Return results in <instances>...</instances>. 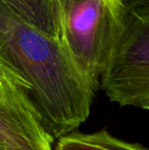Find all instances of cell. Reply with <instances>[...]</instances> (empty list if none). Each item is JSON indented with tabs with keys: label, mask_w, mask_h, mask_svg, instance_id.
<instances>
[{
	"label": "cell",
	"mask_w": 149,
	"mask_h": 150,
	"mask_svg": "<svg viewBox=\"0 0 149 150\" xmlns=\"http://www.w3.org/2000/svg\"><path fill=\"white\" fill-rule=\"evenodd\" d=\"M60 42L84 82L95 94L117 43L128 8L121 0H58Z\"/></svg>",
	"instance_id": "7a4b0ae2"
},
{
	"label": "cell",
	"mask_w": 149,
	"mask_h": 150,
	"mask_svg": "<svg viewBox=\"0 0 149 150\" xmlns=\"http://www.w3.org/2000/svg\"><path fill=\"white\" fill-rule=\"evenodd\" d=\"M129 10H149V0H121Z\"/></svg>",
	"instance_id": "ba28073f"
},
{
	"label": "cell",
	"mask_w": 149,
	"mask_h": 150,
	"mask_svg": "<svg viewBox=\"0 0 149 150\" xmlns=\"http://www.w3.org/2000/svg\"><path fill=\"white\" fill-rule=\"evenodd\" d=\"M0 147H4V146H3L2 144H0ZM4 148H5V147H4Z\"/></svg>",
	"instance_id": "30bf717a"
},
{
	"label": "cell",
	"mask_w": 149,
	"mask_h": 150,
	"mask_svg": "<svg viewBox=\"0 0 149 150\" xmlns=\"http://www.w3.org/2000/svg\"><path fill=\"white\" fill-rule=\"evenodd\" d=\"M0 59L29 85L30 101L53 141L88 119L94 93L61 42L27 24L1 3Z\"/></svg>",
	"instance_id": "6da1fadb"
},
{
	"label": "cell",
	"mask_w": 149,
	"mask_h": 150,
	"mask_svg": "<svg viewBox=\"0 0 149 150\" xmlns=\"http://www.w3.org/2000/svg\"><path fill=\"white\" fill-rule=\"evenodd\" d=\"M100 84L112 102L149 109V10H128Z\"/></svg>",
	"instance_id": "3957f363"
},
{
	"label": "cell",
	"mask_w": 149,
	"mask_h": 150,
	"mask_svg": "<svg viewBox=\"0 0 149 150\" xmlns=\"http://www.w3.org/2000/svg\"><path fill=\"white\" fill-rule=\"evenodd\" d=\"M0 3L27 24L60 41L58 0H0Z\"/></svg>",
	"instance_id": "5b68a950"
},
{
	"label": "cell",
	"mask_w": 149,
	"mask_h": 150,
	"mask_svg": "<svg viewBox=\"0 0 149 150\" xmlns=\"http://www.w3.org/2000/svg\"><path fill=\"white\" fill-rule=\"evenodd\" d=\"M0 150H6V149L4 147H0Z\"/></svg>",
	"instance_id": "9c48e42d"
},
{
	"label": "cell",
	"mask_w": 149,
	"mask_h": 150,
	"mask_svg": "<svg viewBox=\"0 0 149 150\" xmlns=\"http://www.w3.org/2000/svg\"><path fill=\"white\" fill-rule=\"evenodd\" d=\"M24 89L29 93V85L0 59V93Z\"/></svg>",
	"instance_id": "52a82bcc"
},
{
	"label": "cell",
	"mask_w": 149,
	"mask_h": 150,
	"mask_svg": "<svg viewBox=\"0 0 149 150\" xmlns=\"http://www.w3.org/2000/svg\"><path fill=\"white\" fill-rule=\"evenodd\" d=\"M55 150H148L139 143L121 140L106 130L94 133L72 132L59 137Z\"/></svg>",
	"instance_id": "8992f818"
},
{
	"label": "cell",
	"mask_w": 149,
	"mask_h": 150,
	"mask_svg": "<svg viewBox=\"0 0 149 150\" xmlns=\"http://www.w3.org/2000/svg\"><path fill=\"white\" fill-rule=\"evenodd\" d=\"M52 142L26 90L0 93V144L6 150H52Z\"/></svg>",
	"instance_id": "277c9868"
}]
</instances>
